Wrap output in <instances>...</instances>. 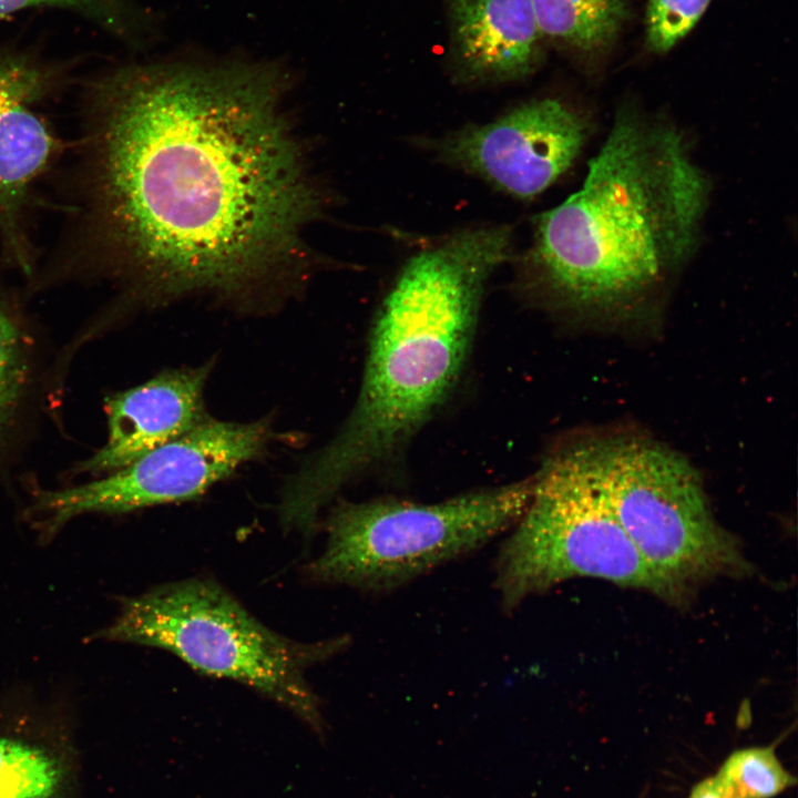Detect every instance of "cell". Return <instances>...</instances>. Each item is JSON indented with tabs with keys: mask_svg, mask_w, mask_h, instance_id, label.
<instances>
[{
	"mask_svg": "<svg viewBox=\"0 0 798 798\" xmlns=\"http://www.w3.org/2000/svg\"><path fill=\"white\" fill-rule=\"evenodd\" d=\"M528 504L501 544L494 587L511 612L576 577L601 579L674 603L684 597L633 545L606 499L592 443L551 453L531 477Z\"/></svg>",
	"mask_w": 798,
	"mask_h": 798,
	"instance_id": "5",
	"label": "cell"
},
{
	"mask_svg": "<svg viewBox=\"0 0 798 798\" xmlns=\"http://www.w3.org/2000/svg\"><path fill=\"white\" fill-rule=\"evenodd\" d=\"M452 61L461 82L520 80L540 60L542 39L532 0H446Z\"/></svg>",
	"mask_w": 798,
	"mask_h": 798,
	"instance_id": "12",
	"label": "cell"
},
{
	"mask_svg": "<svg viewBox=\"0 0 798 798\" xmlns=\"http://www.w3.org/2000/svg\"><path fill=\"white\" fill-rule=\"evenodd\" d=\"M96 637L166 649L194 669L245 684L325 735L306 671L341 652L346 636L300 643L272 631L217 583L188 579L123 600Z\"/></svg>",
	"mask_w": 798,
	"mask_h": 798,
	"instance_id": "4",
	"label": "cell"
},
{
	"mask_svg": "<svg viewBox=\"0 0 798 798\" xmlns=\"http://www.w3.org/2000/svg\"><path fill=\"white\" fill-rule=\"evenodd\" d=\"M31 379V344L17 315L0 300V446L13 428Z\"/></svg>",
	"mask_w": 798,
	"mask_h": 798,
	"instance_id": "16",
	"label": "cell"
},
{
	"mask_svg": "<svg viewBox=\"0 0 798 798\" xmlns=\"http://www.w3.org/2000/svg\"><path fill=\"white\" fill-rule=\"evenodd\" d=\"M590 123L557 99L524 102L493 121L468 124L428 140L434 158L480 178L499 192L531 200L573 164Z\"/></svg>",
	"mask_w": 798,
	"mask_h": 798,
	"instance_id": "9",
	"label": "cell"
},
{
	"mask_svg": "<svg viewBox=\"0 0 798 798\" xmlns=\"http://www.w3.org/2000/svg\"><path fill=\"white\" fill-rule=\"evenodd\" d=\"M60 761L48 750L0 738V798H52L63 781Z\"/></svg>",
	"mask_w": 798,
	"mask_h": 798,
	"instance_id": "15",
	"label": "cell"
},
{
	"mask_svg": "<svg viewBox=\"0 0 798 798\" xmlns=\"http://www.w3.org/2000/svg\"><path fill=\"white\" fill-rule=\"evenodd\" d=\"M737 798H771L796 784L773 747L734 751L715 775Z\"/></svg>",
	"mask_w": 798,
	"mask_h": 798,
	"instance_id": "17",
	"label": "cell"
},
{
	"mask_svg": "<svg viewBox=\"0 0 798 798\" xmlns=\"http://www.w3.org/2000/svg\"><path fill=\"white\" fill-rule=\"evenodd\" d=\"M531 478L433 503L396 498L340 502L326 524L311 579L372 593L406 585L509 531L522 515Z\"/></svg>",
	"mask_w": 798,
	"mask_h": 798,
	"instance_id": "6",
	"label": "cell"
},
{
	"mask_svg": "<svg viewBox=\"0 0 798 798\" xmlns=\"http://www.w3.org/2000/svg\"><path fill=\"white\" fill-rule=\"evenodd\" d=\"M542 38L583 55L602 53L628 17L627 0H532Z\"/></svg>",
	"mask_w": 798,
	"mask_h": 798,
	"instance_id": "13",
	"label": "cell"
},
{
	"mask_svg": "<svg viewBox=\"0 0 798 798\" xmlns=\"http://www.w3.org/2000/svg\"><path fill=\"white\" fill-rule=\"evenodd\" d=\"M39 7L75 13L131 47L151 44L160 35L158 18L134 0H0V18Z\"/></svg>",
	"mask_w": 798,
	"mask_h": 798,
	"instance_id": "14",
	"label": "cell"
},
{
	"mask_svg": "<svg viewBox=\"0 0 798 798\" xmlns=\"http://www.w3.org/2000/svg\"><path fill=\"white\" fill-rule=\"evenodd\" d=\"M592 449L624 532L684 598L696 585L750 570L736 538L715 520L697 472L682 456L634 438L592 442Z\"/></svg>",
	"mask_w": 798,
	"mask_h": 798,
	"instance_id": "7",
	"label": "cell"
},
{
	"mask_svg": "<svg viewBox=\"0 0 798 798\" xmlns=\"http://www.w3.org/2000/svg\"><path fill=\"white\" fill-rule=\"evenodd\" d=\"M712 0H647L646 48L666 53L695 27Z\"/></svg>",
	"mask_w": 798,
	"mask_h": 798,
	"instance_id": "18",
	"label": "cell"
},
{
	"mask_svg": "<svg viewBox=\"0 0 798 798\" xmlns=\"http://www.w3.org/2000/svg\"><path fill=\"white\" fill-rule=\"evenodd\" d=\"M59 80L54 66L0 49V231L9 256L27 273L31 265L22 208L29 187L57 149L34 105Z\"/></svg>",
	"mask_w": 798,
	"mask_h": 798,
	"instance_id": "10",
	"label": "cell"
},
{
	"mask_svg": "<svg viewBox=\"0 0 798 798\" xmlns=\"http://www.w3.org/2000/svg\"><path fill=\"white\" fill-rule=\"evenodd\" d=\"M211 366L164 371L109 398L108 441L79 470L114 472L202 423L207 418L203 395Z\"/></svg>",
	"mask_w": 798,
	"mask_h": 798,
	"instance_id": "11",
	"label": "cell"
},
{
	"mask_svg": "<svg viewBox=\"0 0 798 798\" xmlns=\"http://www.w3.org/2000/svg\"><path fill=\"white\" fill-rule=\"evenodd\" d=\"M274 61L117 66L88 88L79 256L150 299L239 294L293 257L318 209Z\"/></svg>",
	"mask_w": 798,
	"mask_h": 798,
	"instance_id": "1",
	"label": "cell"
},
{
	"mask_svg": "<svg viewBox=\"0 0 798 798\" xmlns=\"http://www.w3.org/2000/svg\"><path fill=\"white\" fill-rule=\"evenodd\" d=\"M509 225L450 233L410 255L374 319L355 407L338 434L287 481L280 523L311 534L318 514L366 470L395 456L459 380L488 279L512 253Z\"/></svg>",
	"mask_w": 798,
	"mask_h": 798,
	"instance_id": "2",
	"label": "cell"
},
{
	"mask_svg": "<svg viewBox=\"0 0 798 798\" xmlns=\"http://www.w3.org/2000/svg\"><path fill=\"white\" fill-rule=\"evenodd\" d=\"M267 421L249 423L206 418L182 437L165 443L104 479L35 495L43 539L85 513H124L140 508L188 500L257 458L270 439Z\"/></svg>",
	"mask_w": 798,
	"mask_h": 798,
	"instance_id": "8",
	"label": "cell"
},
{
	"mask_svg": "<svg viewBox=\"0 0 798 798\" xmlns=\"http://www.w3.org/2000/svg\"><path fill=\"white\" fill-rule=\"evenodd\" d=\"M709 191L681 132L622 112L581 187L536 216L519 269L566 306H633L692 257Z\"/></svg>",
	"mask_w": 798,
	"mask_h": 798,
	"instance_id": "3",
	"label": "cell"
},
{
	"mask_svg": "<svg viewBox=\"0 0 798 798\" xmlns=\"http://www.w3.org/2000/svg\"><path fill=\"white\" fill-rule=\"evenodd\" d=\"M689 798H737L716 776L698 782L689 795Z\"/></svg>",
	"mask_w": 798,
	"mask_h": 798,
	"instance_id": "19",
	"label": "cell"
}]
</instances>
